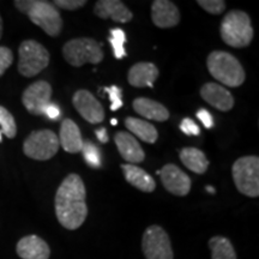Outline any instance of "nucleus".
<instances>
[{
    "instance_id": "f257e3e1",
    "label": "nucleus",
    "mask_w": 259,
    "mask_h": 259,
    "mask_svg": "<svg viewBox=\"0 0 259 259\" xmlns=\"http://www.w3.org/2000/svg\"><path fill=\"white\" fill-rule=\"evenodd\" d=\"M85 197V186L78 174L65 178L56 194L57 219L64 228L76 231L85 221L88 216Z\"/></svg>"
},
{
    "instance_id": "f03ea898",
    "label": "nucleus",
    "mask_w": 259,
    "mask_h": 259,
    "mask_svg": "<svg viewBox=\"0 0 259 259\" xmlns=\"http://www.w3.org/2000/svg\"><path fill=\"white\" fill-rule=\"evenodd\" d=\"M15 6L50 36H58L63 29V18L56 6L44 0H16Z\"/></svg>"
},
{
    "instance_id": "7ed1b4c3",
    "label": "nucleus",
    "mask_w": 259,
    "mask_h": 259,
    "mask_svg": "<svg viewBox=\"0 0 259 259\" xmlns=\"http://www.w3.org/2000/svg\"><path fill=\"white\" fill-rule=\"evenodd\" d=\"M206 66L213 78L229 88H238L245 82L244 67L240 61L228 52H211L206 60Z\"/></svg>"
},
{
    "instance_id": "20e7f679",
    "label": "nucleus",
    "mask_w": 259,
    "mask_h": 259,
    "mask_svg": "<svg viewBox=\"0 0 259 259\" xmlns=\"http://www.w3.org/2000/svg\"><path fill=\"white\" fill-rule=\"evenodd\" d=\"M220 31L225 44L234 48L247 47L253 38L250 16L240 10H234L225 16Z\"/></svg>"
},
{
    "instance_id": "39448f33",
    "label": "nucleus",
    "mask_w": 259,
    "mask_h": 259,
    "mask_svg": "<svg viewBox=\"0 0 259 259\" xmlns=\"http://www.w3.org/2000/svg\"><path fill=\"white\" fill-rule=\"evenodd\" d=\"M102 44L89 37L67 41L63 47V56L71 66L80 67L84 64H99L103 60Z\"/></svg>"
},
{
    "instance_id": "423d86ee",
    "label": "nucleus",
    "mask_w": 259,
    "mask_h": 259,
    "mask_svg": "<svg viewBox=\"0 0 259 259\" xmlns=\"http://www.w3.org/2000/svg\"><path fill=\"white\" fill-rule=\"evenodd\" d=\"M232 173L239 192L251 198L259 196V158L257 156L238 158L233 164Z\"/></svg>"
},
{
    "instance_id": "0eeeda50",
    "label": "nucleus",
    "mask_w": 259,
    "mask_h": 259,
    "mask_svg": "<svg viewBox=\"0 0 259 259\" xmlns=\"http://www.w3.org/2000/svg\"><path fill=\"white\" fill-rule=\"evenodd\" d=\"M18 71L24 77H34L50 64V52L34 40H25L18 50Z\"/></svg>"
},
{
    "instance_id": "6e6552de",
    "label": "nucleus",
    "mask_w": 259,
    "mask_h": 259,
    "mask_svg": "<svg viewBox=\"0 0 259 259\" xmlns=\"http://www.w3.org/2000/svg\"><path fill=\"white\" fill-rule=\"evenodd\" d=\"M59 138L51 130H38L25 138L23 151L28 157L37 161H47L59 150Z\"/></svg>"
},
{
    "instance_id": "1a4fd4ad",
    "label": "nucleus",
    "mask_w": 259,
    "mask_h": 259,
    "mask_svg": "<svg viewBox=\"0 0 259 259\" xmlns=\"http://www.w3.org/2000/svg\"><path fill=\"white\" fill-rule=\"evenodd\" d=\"M142 250L147 259H173L169 236L160 226H150L144 232Z\"/></svg>"
},
{
    "instance_id": "9d476101",
    "label": "nucleus",
    "mask_w": 259,
    "mask_h": 259,
    "mask_svg": "<svg viewBox=\"0 0 259 259\" xmlns=\"http://www.w3.org/2000/svg\"><path fill=\"white\" fill-rule=\"evenodd\" d=\"M52 87L46 80L30 84L22 95V102L32 115H44V109L51 102Z\"/></svg>"
},
{
    "instance_id": "9b49d317",
    "label": "nucleus",
    "mask_w": 259,
    "mask_h": 259,
    "mask_svg": "<svg viewBox=\"0 0 259 259\" xmlns=\"http://www.w3.org/2000/svg\"><path fill=\"white\" fill-rule=\"evenodd\" d=\"M72 103L82 118L90 124H100L105 119V111L100 101L89 90L80 89L73 95Z\"/></svg>"
},
{
    "instance_id": "f8f14e48",
    "label": "nucleus",
    "mask_w": 259,
    "mask_h": 259,
    "mask_svg": "<svg viewBox=\"0 0 259 259\" xmlns=\"http://www.w3.org/2000/svg\"><path fill=\"white\" fill-rule=\"evenodd\" d=\"M161 181L168 192L184 197L190 193L191 179L185 171L173 163H168L160 170Z\"/></svg>"
},
{
    "instance_id": "ddd939ff",
    "label": "nucleus",
    "mask_w": 259,
    "mask_h": 259,
    "mask_svg": "<svg viewBox=\"0 0 259 259\" xmlns=\"http://www.w3.org/2000/svg\"><path fill=\"white\" fill-rule=\"evenodd\" d=\"M151 19L158 28H173L180 22V12L169 0H155L151 5Z\"/></svg>"
},
{
    "instance_id": "4468645a",
    "label": "nucleus",
    "mask_w": 259,
    "mask_h": 259,
    "mask_svg": "<svg viewBox=\"0 0 259 259\" xmlns=\"http://www.w3.org/2000/svg\"><path fill=\"white\" fill-rule=\"evenodd\" d=\"M200 96L213 108L228 112L234 107V97L225 87L218 83H206L200 89Z\"/></svg>"
},
{
    "instance_id": "2eb2a0df",
    "label": "nucleus",
    "mask_w": 259,
    "mask_h": 259,
    "mask_svg": "<svg viewBox=\"0 0 259 259\" xmlns=\"http://www.w3.org/2000/svg\"><path fill=\"white\" fill-rule=\"evenodd\" d=\"M94 12L97 17L102 19L111 18L118 23H127L134 17L124 3L119 0H99L94 8Z\"/></svg>"
},
{
    "instance_id": "dca6fc26",
    "label": "nucleus",
    "mask_w": 259,
    "mask_h": 259,
    "mask_svg": "<svg viewBox=\"0 0 259 259\" xmlns=\"http://www.w3.org/2000/svg\"><path fill=\"white\" fill-rule=\"evenodd\" d=\"M17 254L22 259H50L51 248L44 239L37 235H28L18 241Z\"/></svg>"
},
{
    "instance_id": "f3484780",
    "label": "nucleus",
    "mask_w": 259,
    "mask_h": 259,
    "mask_svg": "<svg viewBox=\"0 0 259 259\" xmlns=\"http://www.w3.org/2000/svg\"><path fill=\"white\" fill-rule=\"evenodd\" d=\"M114 142L122 158L127 161L130 164L141 163L144 161L145 154L143 149L138 143L137 139L132 135H130L128 132H118L114 137Z\"/></svg>"
},
{
    "instance_id": "a211bd4d",
    "label": "nucleus",
    "mask_w": 259,
    "mask_h": 259,
    "mask_svg": "<svg viewBox=\"0 0 259 259\" xmlns=\"http://www.w3.org/2000/svg\"><path fill=\"white\" fill-rule=\"evenodd\" d=\"M158 77V69L153 63H137L131 67L127 80L135 88H154V82Z\"/></svg>"
},
{
    "instance_id": "6ab92c4d",
    "label": "nucleus",
    "mask_w": 259,
    "mask_h": 259,
    "mask_svg": "<svg viewBox=\"0 0 259 259\" xmlns=\"http://www.w3.org/2000/svg\"><path fill=\"white\" fill-rule=\"evenodd\" d=\"M58 138H59V144L66 153L77 154L82 151L83 139L79 127L71 119H65L61 122L60 135Z\"/></svg>"
},
{
    "instance_id": "aec40b11",
    "label": "nucleus",
    "mask_w": 259,
    "mask_h": 259,
    "mask_svg": "<svg viewBox=\"0 0 259 259\" xmlns=\"http://www.w3.org/2000/svg\"><path fill=\"white\" fill-rule=\"evenodd\" d=\"M134 109L139 115L149 120L166 121L169 118V112L162 103L147 99V97H139L136 99L134 103Z\"/></svg>"
},
{
    "instance_id": "412c9836",
    "label": "nucleus",
    "mask_w": 259,
    "mask_h": 259,
    "mask_svg": "<svg viewBox=\"0 0 259 259\" xmlns=\"http://www.w3.org/2000/svg\"><path fill=\"white\" fill-rule=\"evenodd\" d=\"M121 169L124 171L125 179L130 185L135 186L136 189L143 192H153L156 189V183H155L154 178L145 171L142 168L134 164H121Z\"/></svg>"
},
{
    "instance_id": "4be33fe9",
    "label": "nucleus",
    "mask_w": 259,
    "mask_h": 259,
    "mask_svg": "<svg viewBox=\"0 0 259 259\" xmlns=\"http://www.w3.org/2000/svg\"><path fill=\"white\" fill-rule=\"evenodd\" d=\"M180 161L186 168L197 174H204L209 167V161L205 154L197 148H184L181 149Z\"/></svg>"
},
{
    "instance_id": "5701e85b",
    "label": "nucleus",
    "mask_w": 259,
    "mask_h": 259,
    "mask_svg": "<svg viewBox=\"0 0 259 259\" xmlns=\"http://www.w3.org/2000/svg\"><path fill=\"white\" fill-rule=\"evenodd\" d=\"M125 126L130 132H132L135 136H137V137L139 139H142L143 142L154 144L155 142L157 141V130L149 121L141 120V119L130 116V118H126Z\"/></svg>"
},
{
    "instance_id": "b1692460",
    "label": "nucleus",
    "mask_w": 259,
    "mask_h": 259,
    "mask_svg": "<svg viewBox=\"0 0 259 259\" xmlns=\"http://www.w3.org/2000/svg\"><path fill=\"white\" fill-rule=\"evenodd\" d=\"M211 259H236L235 250L232 242L225 236H213L209 240Z\"/></svg>"
},
{
    "instance_id": "393cba45",
    "label": "nucleus",
    "mask_w": 259,
    "mask_h": 259,
    "mask_svg": "<svg viewBox=\"0 0 259 259\" xmlns=\"http://www.w3.org/2000/svg\"><path fill=\"white\" fill-rule=\"evenodd\" d=\"M109 38L108 41L111 42L113 52H114L115 59H122L126 57L125 51V44H126V35L125 31L120 28H113L109 31Z\"/></svg>"
},
{
    "instance_id": "a878e982",
    "label": "nucleus",
    "mask_w": 259,
    "mask_h": 259,
    "mask_svg": "<svg viewBox=\"0 0 259 259\" xmlns=\"http://www.w3.org/2000/svg\"><path fill=\"white\" fill-rule=\"evenodd\" d=\"M82 153L87 164L92 168H100L102 164L101 161V151L96 147L93 142L83 141Z\"/></svg>"
},
{
    "instance_id": "bb28decb",
    "label": "nucleus",
    "mask_w": 259,
    "mask_h": 259,
    "mask_svg": "<svg viewBox=\"0 0 259 259\" xmlns=\"http://www.w3.org/2000/svg\"><path fill=\"white\" fill-rule=\"evenodd\" d=\"M0 132L4 134L8 138H15L17 135V125H16L15 118L12 116L5 107L0 106Z\"/></svg>"
},
{
    "instance_id": "cd10ccee",
    "label": "nucleus",
    "mask_w": 259,
    "mask_h": 259,
    "mask_svg": "<svg viewBox=\"0 0 259 259\" xmlns=\"http://www.w3.org/2000/svg\"><path fill=\"white\" fill-rule=\"evenodd\" d=\"M197 4L211 15L222 14L226 9V3L223 0H198Z\"/></svg>"
},
{
    "instance_id": "c85d7f7f",
    "label": "nucleus",
    "mask_w": 259,
    "mask_h": 259,
    "mask_svg": "<svg viewBox=\"0 0 259 259\" xmlns=\"http://www.w3.org/2000/svg\"><path fill=\"white\" fill-rule=\"evenodd\" d=\"M103 90L108 94L109 100H111V111L115 112L122 107V90L116 85L103 88Z\"/></svg>"
},
{
    "instance_id": "c756f323",
    "label": "nucleus",
    "mask_w": 259,
    "mask_h": 259,
    "mask_svg": "<svg viewBox=\"0 0 259 259\" xmlns=\"http://www.w3.org/2000/svg\"><path fill=\"white\" fill-rule=\"evenodd\" d=\"M14 63V54L8 47L0 46V77L5 73V71Z\"/></svg>"
},
{
    "instance_id": "7c9ffc66",
    "label": "nucleus",
    "mask_w": 259,
    "mask_h": 259,
    "mask_svg": "<svg viewBox=\"0 0 259 259\" xmlns=\"http://www.w3.org/2000/svg\"><path fill=\"white\" fill-rule=\"evenodd\" d=\"M53 5L56 8L58 6L63 10H67V11H74V10H78L87 5V2L85 0H56Z\"/></svg>"
},
{
    "instance_id": "2f4dec72",
    "label": "nucleus",
    "mask_w": 259,
    "mask_h": 259,
    "mask_svg": "<svg viewBox=\"0 0 259 259\" xmlns=\"http://www.w3.org/2000/svg\"><path fill=\"white\" fill-rule=\"evenodd\" d=\"M180 130L187 136H198L200 134L198 125H197L196 122L190 118H185L183 121H181Z\"/></svg>"
},
{
    "instance_id": "473e14b6",
    "label": "nucleus",
    "mask_w": 259,
    "mask_h": 259,
    "mask_svg": "<svg viewBox=\"0 0 259 259\" xmlns=\"http://www.w3.org/2000/svg\"><path fill=\"white\" fill-rule=\"evenodd\" d=\"M44 115L47 116V118L50 119V120H53V121L59 120L60 116H61V112H60L59 106L56 105V103H53V102L51 101L46 107H45Z\"/></svg>"
},
{
    "instance_id": "72a5a7b5",
    "label": "nucleus",
    "mask_w": 259,
    "mask_h": 259,
    "mask_svg": "<svg viewBox=\"0 0 259 259\" xmlns=\"http://www.w3.org/2000/svg\"><path fill=\"white\" fill-rule=\"evenodd\" d=\"M197 118H198L199 120L202 121V124L205 126L206 128L213 127L212 115L210 114V113L206 111V109H199V111L197 112Z\"/></svg>"
},
{
    "instance_id": "f704fd0d",
    "label": "nucleus",
    "mask_w": 259,
    "mask_h": 259,
    "mask_svg": "<svg viewBox=\"0 0 259 259\" xmlns=\"http://www.w3.org/2000/svg\"><path fill=\"white\" fill-rule=\"evenodd\" d=\"M95 135L101 143H107V142H108V135H107V130L105 127L96 130Z\"/></svg>"
},
{
    "instance_id": "c9c22d12",
    "label": "nucleus",
    "mask_w": 259,
    "mask_h": 259,
    "mask_svg": "<svg viewBox=\"0 0 259 259\" xmlns=\"http://www.w3.org/2000/svg\"><path fill=\"white\" fill-rule=\"evenodd\" d=\"M205 189H206V191H208V192H210V193H216V190L213 189L212 186H206Z\"/></svg>"
},
{
    "instance_id": "e433bc0d",
    "label": "nucleus",
    "mask_w": 259,
    "mask_h": 259,
    "mask_svg": "<svg viewBox=\"0 0 259 259\" xmlns=\"http://www.w3.org/2000/svg\"><path fill=\"white\" fill-rule=\"evenodd\" d=\"M3 36V19H2V16H0V38Z\"/></svg>"
},
{
    "instance_id": "4c0bfd02",
    "label": "nucleus",
    "mask_w": 259,
    "mask_h": 259,
    "mask_svg": "<svg viewBox=\"0 0 259 259\" xmlns=\"http://www.w3.org/2000/svg\"><path fill=\"white\" fill-rule=\"evenodd\" d=\"M111 124H112L113 126H115L116 124H118V121H116V119H112V120H111Z\"/></svg>"
},
{
    "instance_id": "58836bf2",
    "label": "nucleus",
    "mask_w": 259,
    "mask_h": 259,
    "mask_svg": "<svg viewBox=\"0 0 259 259\" xmlns=\"http://www.w3.org/2000/svg\"><path fill=\"white\" fill-rule=\"evenodd\" d=\"M2 135L3 134H2V132H0V142H2Z\"/></svg>"
}]
</instances>
